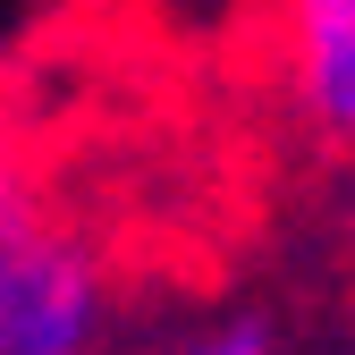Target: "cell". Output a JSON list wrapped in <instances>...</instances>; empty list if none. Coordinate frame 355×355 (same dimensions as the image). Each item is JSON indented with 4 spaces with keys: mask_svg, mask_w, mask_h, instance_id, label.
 I'll return each mask as SVG.
<instances>
[{
    "mask_svg": "<svg viewBox=\"0 0 355 355\" xmlns=\"http://www.w3.org/2000/svg\"><path fill=\"white\" fill-rule=\"evenodd\" d=\"M288 94L330 144H355V0H288Z\"/></svg>",
    "mask_w": 355,
    "mask_h": 355,
    "instance_id": "obj_2",
    "label": "cell"
},
{
    "mask_svg": "<svg viewBox=\"0 0 355 355\" xmlns=\"http://www.w3.org/2000/svg\"><path fill=\"white\" fill-rule=\"evenodd\" d=\"M195 355H271V330H262V322H229V330L195 338Z\"/></svg>",
    "mask_w": 355,
    "mask_h": 355,
    "instance_id": "obj_3",
    "label": "cell"
},
{
    "mask_svg": "<svg viewBox=\"0 0 355 355\" xmlns=\"http://www.w3.org/2000/svg\"><path fill=\"white\" fill-rule=\"evenodd\" d=\"M102 313L110 296L85 237L42 203L34 169L0 144V355H94Z\"/></svg>",
    "mask_w": 355,
    "mask_h": 355,
    "instance_id": "obj_1",
    "label": "cell"
}]
</instances>
